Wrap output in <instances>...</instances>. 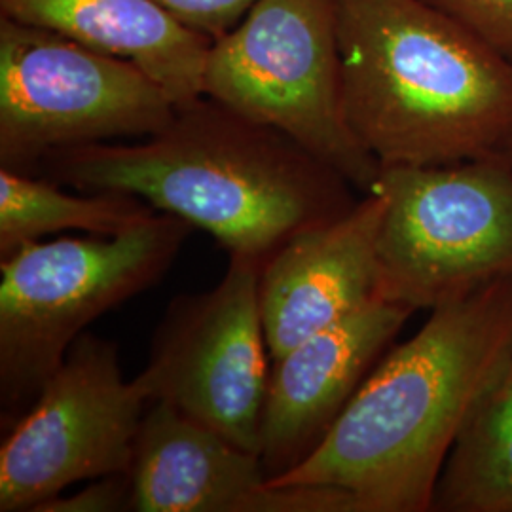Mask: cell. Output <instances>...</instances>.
Returning <instances> with one entry per match:
<instances>
[{
  "mask_svg": "<svg viewBox=\"0 0 512 512\" xmlns=\"http://www.w3.org/2000/svg\"><path fill=\"white\" fill-rule=\"evenodd\" d=\"M33 175L78 192L133 194L262 264L357 205L353 184L293 137L207 95L179 105L150 137L59 150Z\"/></svg>",
  "mask_w": 512,
  "mask_h": 512,
  "instance_id": "6da1fadb",
  "label": "cell"
},
{
  "mask_svg": "<svg viewBox=\"0 0 512 512\" xmlns=\"http://www.w3.org/2000/svg\"><path fill=\"white\" fill-rule=\"evenodd\" d=\"M512 355V275L431 310L389 348L327 437L274 486L348 492L359 512L433 509L442 469Z\"/></svg>",
  "mask_w": 512,
  "mask_h": 512,
  "instance_id": "7a4b0ae2",
  "label": "cell"
},
{
  "mask_svg": "<svg viewBox=\"0 0 512 512\" xmlns=\"http://www.w3.org/2000/svg\"><path fill=\"white\" fill-rule=\"evenodd\" d=\"M349 128L382 167L494 156L512 135V61L425 0H338Z\"/></svg>",
  "mask_w": 512,
  "mask_h": 512,
  "instance_id": "3957f363",
  "label": "cell"
},
{
  "mask_svg": "<svg viewBox=\"0 0 512 512\" xmlns=\"http://www.w3.org/2000/svg\"><path fill=\"white\" fill-rule=\"evenodd\" d=\"M192 224L156 213L114 238L33 241L0 258V414L12 429L95 319L167 274Z\"/></svg>",
  "mask_w": 512,
  "mask_h": 512,
  "instance_id": "277c9868",
  "label": "cell"
},
{
  "mask_svg": "<svg viewBox=\"0 0 512 512\" xmlns=\"http://www.w3.org/2000/svg\"><path fill=\"white\" fill-rule=\"evenodd\" d=\"M203 95L293 137L365 194L378 181L344 112L338 0H256L213 38Z\"/></svg>",
  "mask_w": 512,
  "mask_h": 512,
  "instance_id": "5b68a950",
  "label": "cell"
},
{
  "mask_svg": "<svg viewBox=\"0 0 512 512\" xmlns=\"http://www.w3.org/2000/svg\"><path fill=\"white\" fill-rule=\"evenodd\" d=\"M376 296L435 310L512 275V165L497 156L382 167Z\"/></svg>",
  "mask_w": 512,
  "mask_h": 512,
  "instance_id": "8992f818",
  "label": "cell"
},
{
  "mask_svg": "<svg viewBox=\"0 0 512 512\" xmlns=\"http://www.w3.org/2000/svg\"><path fill=\"white\" fill-rule=\"evenodd\" d=\"M175 109L126 57L0 16V167L35 173L59 150L145 139Z\"/></svg>",
  "mask_w": 512,
  "mask_h": 512,
  "instance_id": "52a82bcc",
  "label": "cell"
},
{
  "mask_svg": "<svg viewBox=\"0 0 512 512\" xmlns=\"http://www.w3.org/2000/svg\"><path fill=\"white\" fill-rule=\"evenodd\" d=\"M148 404L141 380H124L118 346L84 332L6 431L0 512H37L76 482L129 473Z\"/></svg>",
  "mask_w": 512,
  "mask_h": 512,
  "instance_id": "ba28073f",
  "label": "cell"
},
{
  "mask_svg": "<svg viewBox=\"0 0 512 512\" xmlns=\"http://www.w3.org/2000/svg\"><path fill=\"white\" fill-rule=\"evenodd\" d=\"M262 262L230 255L219 285L177 296L139 372L152 401H164L258 454L272 361L262 325Z\"/></svg>",
  "mask_w": 512,
  "mask_h": 512,
  "instance_id": "9c48e42d",
  "label": "cell"
},
{
  "mask_svg": "<svg viewBox=\"0 0 512 512\" xmlns=\"http://www.w3.org/2000/svg\"><path fill=\"white\" fill-rule=\"evenodd\" d=\"M412 313L376 298L275 359L258 450L268 482L310 458Z\"/></svg>",
  "mask_w": 512,
  "mask_h": 512,
  "instance_id": "30bf717a",
  "label": "cell"
},
{
  "mask_svg": "<svg viewBox=\"0 0 512 512\" xmlns=\"http://www.w3.org/2000/svg\"><path fill=\"white\" fill-rule=\"evenodd\" d=\"M384 213V196L370 192L344 217L294 236L262 266L258 300L272 363L378 298Z\"/></svg>",
  "mask_w": 512,
  "mask_h": 512,
  "instance_id": "8fae6325",
  "label": "cell"
},
{
  "mask_svg": "<svg viewBox=\"0 0 512 512\" xmlns=\"http://www.w3.org/2000/svg\"><path fill=\"white\" fill-rule=\"evenodd\" d=\"M128 475L131 512H296L258 454L164 401L148 404Z\"/></svg>",
  "mask_w": 512,
  "mask_h": 512,
  "instance_id": "7c38bea8",
  "label": "cell"
},
{
  "mask_svg": "<svg viewBox=\"0 0 512 512\" xmlns=\"http://www.w3.org/2000/svg\"><path fill=\"white\" fill-rule=\"evenodd\" d=\"M0 16L126 57L164 88L175 107L203 95L213 38L186 27L154 0H0Z\"/></svg>",
  "mask_w": 512,
  "mask_h": 512,
  "instance_id": "4fadbf2b",
  "label": "cell"
},
{
  "mask_svg": "<svg viewBox=\"0 0 512 512\" xmlns=\"http://www.w3.org/2000/svg\"><path fill=\"white\" fill-rule=\"evenodd\" d=\"M156 213L133 194L101 190L73 196L46 177L0 167V258L69 230L114 238Z\"/></svg>",
  "mask_w": 512,
  "mask_h": 512,
  "instance_id": "5bb4252c",
  "label": "cell"
},
{
  "mask_svg": "<svg viewBox=\"0 0 512 512\" xmlns=\"http://www.w3.org/2000/svg\"><path fill=\"white\" fill-rule=\"evenodd\" d=\"M431 511L512 512V355L446 459Z\"/></svg>",
  "mask_w": 512,
  "mask_h": 512,
  "instance_id": "9a60e30c",
  "label": "cell"
},
{
  "mask_svg": "<svg viewBox=\"0 0 512 512\" xmlns=\"http://www.w3.org/2000/svg\"><path fill=\"white\" fill-rule=\"evenodd\" d=\"M512 61V0H425Z\"/></svg>",
  "mask_w": 512,
  "mask_h": 512,
  "instance_id": "2e32d148",
  "label": "cell"
},
{
  "mask_svg": "<svg viewBox=\"0 0 512 512\" xmlns=\"http://www.w3.org/2000/svg\"><path fill=\"white\" fill-rule=\"evenodd\" d=\"M131 482L128 473L93 478L84 490L57 495L42 503L37 512H128Z\"/></svg>",
  "mask_w": 512,
  "mask_h": 512,
  "instance_id": "e0dca14e",
  "label": "cell"
},
{
  "mask_svg": "<svg viewBox=\"0 0 512 512\" xmlns=\"http://www.w3.org/2000/svg\"><path fill=\"white\" fill-rule=\"evenodd\" d=\"M186 27L219 38L236 27L256 0H154Z\"/></svg>",
  "mask_w": 512,
  "mask_h": 512,
  "instance_id": "ac0fdd59",
  "label": "cell"
},
{
  "mask_svg": "<svg viewBox=\"0 0 512 512\" xmlns=\"http://www.w3.org/2000/svg\"><path fill=\"white\" fill-rule=\"evenodd\" d=\"M494 156L497 158H501V160H505L507 164L512 165V135L501 145V148L495 152Z\"/></svg>",
  "mask_w": 512,
  "mask_h": 512,
  "instance_id": "d6986e66",
  "label": "cell"
}]
</instances>
